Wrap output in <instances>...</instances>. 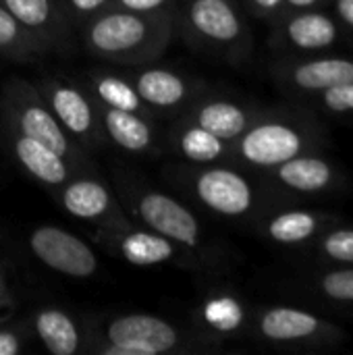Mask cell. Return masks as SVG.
<instances>
[{"mask_svg":"<svg viewBox=\"0 0 353 355\" xmlns=\"http://www.w3.org/2000/svg\"><path fill=\"white\" fill-rule=\"evenodd\" d=\"M173 31L175 17L171 10L137 12L106 6L85 19L81 40L96 58L117 64H148L162 56Z\"/></svg>","mask_w":353,"mask_h":355,"instance_id":"cell-1","label":"cell"},{"mask_svg":"<svg viewBox=\"0 0 353 355\" xmlns=\"http://www.w3.org/2000/svg\"><path fill=\"white\" fill-rule=\"evenodd\" d=\"M322 141V131L310 116L262 110L231 148L233 160L266 173L289 158L320 150Z\"/></svg>","mask_w":353,"mask_h":355,"instance_id":"cell-2","label":"cell"},{"mask_svg":"<svg viewBox=\"0 0 353 355\" xmlns=\"http://www.w3.org/2000/svg\"><path fill=\"white\" fill-rule=\"evenodd\" d=\"M0 106L6 127L42 141L58 156H62L75 171H83L89 164L83 148L67 133V129L58 123L50 106L31 83L23 79H12L4 87Z\"/></svg>","mask_w":353,"mask_h":355,"instance_id":"cell-3","label":"cell"},{"mask_svg":"<svg viewBox=\"0 0 353 355\" xmlns=\"http://www.w3.org/2000/svg\"><path fill=\"white\" fill-rule=\"evenodd\" d=\"M181 23L196 44L231 60H241L252 50V33L235 0H183Z\"/></svg>","mask_w":353,"mask_h":355,"instance_id":"cell-4","label":"cell"},{"mask_svg":"<svg viewBox=\"0 0 353 355\" xmlns=\"http://www.w3.org/2000/svg\"><path fill=\"white\" fill-rule=\"evenodd\" d=\"M121 196L125 208L141 227L171 239L181 250L198 252L204 248V231L198 216L177 198L137 185H123Z\"/></svg>","mask_w":353,"mask_h":355,"instance_id":"cell-5","label":"cell"},{"mask_svg":"<svg viewBox=\"0 0 353 355\" xmlns=\"http://www.w3.org/2000/svg\"><path fill=\"white\" fill-rule=\"evenodd\" d=\"M183 349H189V339L171 320L139 312L112 316L94 345L98 355H160Z\"/></svg>","mask_w":353,"mask_h":355,"instance_id":"cell-6","label":"cell"},{"mask_svg":"<svg viewBox=\"0 0 353 355\" xmlns=\"http://www.w3.org/2000/svg\"><path fill=\"white\" fill-rule=\"evenodd\" d=\"M256 335L283 347H329L339 343L345 333L331 320L295 306H270L254 316Z\"/></svg>","mask_w":353,"mask_h":355,"instance_id":"cell-7","label":"cell"},{"mask_svg":"<svg viewBox=\"0 0 353 355\" xmlns=\"http://www.w3.org/2000/svg\"><path fill=\"white\" fill-rule=\"evenodd\" d=\"M189 191L206 210L225 218H246L260 202L252 179L223 162L202 164V168L191 171Z\"/></svg>","mask_w":353,"mask_h":355,"instance_id":"cell-8","label":"cell"},{"mask_svg":"<svg viewBox=\"0 0 353 355\" xmlns=\"http://www.w3.org/2000/svg\"><path fill=\"white\" fill-rule=\"evenodd\" d=\"M273 77L283 92L310 100L325 89L353 81V56L327 52L285 56L273 67Z\"/></svg>","mask_w":353,"mask_h":355,"instance_id":"cell-9","label":"cell"},{"mask_svg":"<svg viewBox=\"0 0 353 355\" xmlns=\"http://www.w3.org/2000/svg\"><path fill=\"white\" fill-rule=\"evenodd\" d=\"M35 89L50 106L58 123L81 148H96L102 141L104 131L100 112L87 89L56 77H44Z\"/></svg>","mask_w":353,"mask_h":355,"instance_id":"cell-10","label":"cell"},{"mask_svg":"<svg viewBox=\"0 0 353 355\" xmlns=\"http://www.w3.org/2000/svg\"><path fill=\"white\" fill-rule=\"evenodd\" d=\"M343 37V25L325 6L285 12L275 19V44L291 56L327 52L339 46Z\"/></svg>","mask_w":353,"mask_h":355,"instance_id":"cell-11","label":"cell"},{"mask_svg":"<svg viewBox=\"0 0 353 355\" xmlns=\"http://www.w3.org/2000/svg\"><path fill=\"white\" fill-rule=\"evenodd\" d=\"M27 245L46 268L71 279H89L100 268L89 243L54 225L35 227L27 237Z\"/></svg>","mask_w":353,"mask_h":355,"instance_id":"cell-12","label":"cell"},{"mask_svg":"<svg viewBox=\"0 0 353 355\" xmlns=\"http://www.w3.org/2000/svg\"><path fill=\"white\" fill-rule=\"evenodd\" d=\"M96 237L108 252L133 266H156L175 262L181 256V248L177 243L146 227H131V223L96 227Z\"/></svg>","mask_w":353,"mask_h":355,"instance_id":"cell-13","label":"cell"},{"mask_svg":"<svg viewBox=\"0 0 353 355\" xmlns=\"http://www.w3.org/2000/svg\"><path fill=\"white\" fill-rule=\"evenodd\" d=\"M266 175L285 191L295 196H325L343 187V171L327 156L306 152L266 171Z\"/></svg>","mask_w":353,"mask_h":355,"instance_id":"cell-14","label":"cell"},{"mask_svg":"<svg viewBox=\"0 0 353 355\" xmlns=\"http://www.w3.org/2000/svg\"><path fill=\"white\" fill-rule=\"evenodd\" d=\"M60 206L75 218L89 220L96 227L131 223L121 206L112 200L110 189L94 177H71L60 187Z\"/></svg>","mask_w":353,"mask_h":355,"instance_id":"cell-15","label":"cell"},{"mask_svg":"<svg viewBox=\"0 0 353 355\" xmlns=\"http://www.w3.org/2000/svg\"><path fill=\"white\" fill-rule=\"evenodd\" d=\"M127 79L133 83L139 98L152 112L183 108L200 94L193 79L173 69L146 67L137 73H129Z\"/></svg>","mask_w":353,"mask_h":355,"instance_id":"cell-16","label":"cell"},{"mask_svg":"<svg viewBox=\"0 0 353 355\" xmlns=\"http://www.w3.org/2000/svg\"><path fill=\"white\" fill-rule=\"evenodd\" d=\"M335 216L312 210V208H287V210H277L270 216L262 218L260 223V233L285 248H295V245H306L312 243L327 227L335 225Z\"/></svg>","mask_w":353,"mask_h":355,"instance_id":"cell-17","label":"cell"},{"mask_svg":"<svg viewBox=\"0 0 353 355\" xmlns=\"http://www.w3.org/2000/svg\"><path fill=\"white\" fill-rule=\"evenodd\" d=\"M6 139L15 160L42 185L62 187L77 173L62 156L33 137L6 127Z\"/></svg>","mask_w":353,"mask_h":355,"instance_id":"cell-18","label":"cell"},{"mask_svg":"<svg viewBox=\"0 0 353 355\" xmlns=\"http://www.w3.org/2000/svg\"><path fill=\"white\" fill-rule=\"evenodd\" d=\"M260 112L262 110L235 100L208 98L193 102V106L183 114V121H191L225 141H235Z\"/></svg>","mask_w":353,"mask_h":355,"instance_id":"cell-19","label":"cell"},{"mask_svg":"<svg viewBox=\"0 0 353 355\" xmlns=\"http://www.w3.org/2000/svg\"><path fill=\"white\" fill-rule=\"evenodd\" d=\"M0 4L50 50L67 46L69 23L56 0H0Z\"/></svg>","mask_w":353,"mask_h":355,"instance_id":"cell-20","label":"cell"},{"mask_svg":"<svg viewBox=\"0 0 353 355\" xmlns=\"http://www.w3.org/2000/svg\"><path fill=\"white\" fill-rule=\"evenodd\" d=\"M96 106L100 112L102 131L114 146L131 154H144L156 148V131L150 116L100 104Z\"/></svg>","mask_w":353,"mask_h":355,"instance_id":"cell-21","label":"cell"},{"mask_svg":"<svg viewBox=\"0 0 353 355\" xmlns=\"http://www.w3.org/2000/svg\"><path fill=\"white\" fill-rule=\"evenodd\" d=\"M173 144L177 154L193 164H218L233 160L231 141L216 137L214 133L191 121L181 119V123L173 131Z\"/></svg>","mask_w":353,"mask_h":355,"instance_id":"cell-22","label":"cell"},{"mask_svg":"<svg viewBox=\"0 0 353 355\" xmlns=\"http://www.w3.org/2000/svg\"><path fill=\"white\" fill-rule=\"evenodd\" d=\"M198 324L214 337H231L250 324V312L237 295L214 293L202 302Z\"/></svg>","mask_w":353,"mask_h":355,"instance_id":"cell-23","label":"cell"},{"mask_svg":"<svg viewBox=\"0 0 353 355\" xmlns=\"http://www.w3.org/2000/svg\"><path fill=\"white\" fill-rule=\"evenodd\" d=\"M33 329L46 352L75 355L81 349V331L71 314L58 308H42L33 316Z\"/></svg>","mask_w":353,"mask_h":355,"instance_id":"cell-24","label":"cell"},{"mask_svg":"<svg viewBox=\"0 0 353 355\" xmlns=\"http://www.w3.org/2000/svg\"><path fill=\"white\" fill-rule=\"evenodd\" d=\"M87 92L94 98V102L100 104V106L129 110V112H137V114H144V116H150V119L154 114L144 104L137 89L133 87V83L127 77H121V75H114V73L94 71L87 77Z\"/></svg>","mask_w":353,"mask_h":355,"instance_id":"cell-25","label":"cell"},{"mask_svg":"<svg viewBox=\"0 0 353 355\" xmlns=\"http://www.w3.org/2000/svg\"><path fill=\"white\" fill-rule=\"evenodd\" d=\"M46 52L50 48L0 4V54L15 60H31Z\"/></svg>","mask_w":353,"mask_h":355,"instance_id":"cell-26","label":"cell"},{"mask_svg":"<svg viewBox=\"0 0 353 355\" xmlns=\"http://www.w3.org/2000/svg\"><path fill=\"white\" fill-rule=\"evenodd\" d=\"M308 291L335 306H353V266L335 264V268L314 277Z\"/></svg>","mask_w":353,"mask_h":355,"instance_id":"cell-27","label":"cell"},{"mask_svg":"<svg viewBox=\"0 0 353 355\" xmlns=\"http://www.w3.org/2000/svg\"><path fill=\"white\" fill-rule=\"evenodd\" d=\"M316 254L320 262L353 266V227H327L316 239Z\"/></svg>","mask_w":353,"mask_h":355,"instance_id":"cell-28","label":"cell"},{"mask_svg":"<svg viewBox=\"0 0 353 355\" xmlns=\"http://www.w3.org/2000/svg\"><path fill=\"white\" fill-rule=\"evenodd\" d=\"M310 100L320 112L335 116H353V81L325 89Z\"/></svg>","mask_w":353,"mask_h":355,"instance_id":"cell-29","label":"cell"},{"mask_svg":"<svg viewBox=\"0 0 353 355\" xmlns=\"http://www.w3.org/2000/svg\"><path fill=\"white\" fill-rule=\"evenodd\" d=\"M246 10H250L258 19L275 21L283 10V0H241Z\"/></svg>","mask_w":353,"mask_h":355,"instance_id":"cell-30","label":"cell"},{"mask_svg":"<svg viewBox=\"0 0 353 355\" xmlns=\"http://www.w3.org/2000/svg\"><path fill=\"white\" fill-rule=\"evenodd\" d=\"M106 6H110V0H64V8L83 21L104 10Z\"/></svg>","mask_w":353,"mask_h":355,"instance_id":"cell-31","label":"cell"},{"mask_svg":"<svg viewBox=\"0 0 353 355\" xmlns=\"http://www.w3.org/2000/svg\"><path fill=\"white\" fill-rule=\"evenodd\" d=\"M173 0H110V6L137 10V12H156V10H171Z\"/></svg>","mask_w":353,"mask_h":355,"instance_id":"cell-32","label":"cell"},{"mask_svg":"<svg viewBox=\"0 0 353 355\" xmlns=\"http://www.w3.org/2000/svg\"><path fill=\"white\" fill-rule=\"evenodd\" d=\"M25 335L17 329H8L0 324V355H17L23 352Z\"/></svg>","mask_w":353,"mask_h":355,"instance_id":"cell-33","label":"cell"},{"mask_svg":"<svg viewBox=\"0 0 353 355\" xmlns=\"http://www.w3.org/2000/svg\"><path fill=\"white\" fill-rule=\"evenodd\" d=\"M331 12L337 17L345 31L353 33V0H331Z\"/></svg>","mask_w":353,"mask_h":355,"instance_id":"cell-34","label":"cell"},{"mask_svg":"<svg viewBox=\"0 0 353 355\" xmlns=\"http://www.w3.org/2000/svg\"><path fill=\"white\" fill-rule=\"evenodd\" d=\"M327 4V0H283V10L281 15L285 12H293V10H306V8H322ZM279 15V17H281ZM277 17V19H279Z\"/></svg>","mask_w":353,"mask_h":355,"instance_id":"cell-35","label":"cell"},{"mask_svg":"<svg viewBox=\"0 0 353 355\" xmlns=\"http://www.w3.org/2000/svg\"><path fill=\"white\" fill-rule=\"evenodd\" d=\"M10 308H12V293L8 289L4 270L0 268V314L2 312H10Z\"/></svg>","mask_w":353,"mask_h":355,"instance_id":"cell-36","label":"cell"},{"mask_svg":"<svg viewBox=\"0 0 353 355\" xmlns=\"http://www.w3.org/2000/svg\"><path fill=\"white\" fill-rule=\"evenodd\" d=\"M8 316H10L8 312H2V314H0V324H4V322L8 320Z\"/></svg>","mask_w":353,"mask_h":355,"instance_id":"cell-37","label":"cell"}]
</instances>
